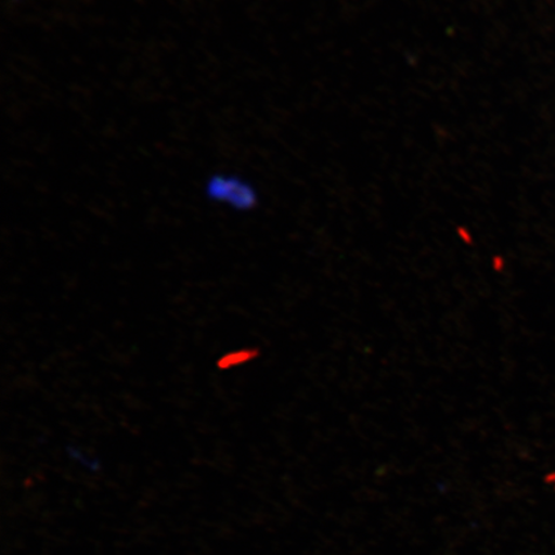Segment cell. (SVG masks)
<instances>
[{
    "label": "cell",
    "instance_id": "1",
    "mask_svg": "<svg viewBox=\"0 0 555 555\" xmlns=\"http://www.w3.org/2000/svg\"><path fill=\"white\" fill-rule=\"evenodd\" d=\"M205 194L212 203L227 205L235 211H251L260 204L254 184L233 173H214L205 184Z\"/></svg>",
    "mask_w": 555,
    "mask_h": 555
}]
</instances>
